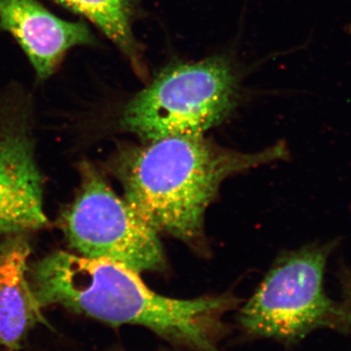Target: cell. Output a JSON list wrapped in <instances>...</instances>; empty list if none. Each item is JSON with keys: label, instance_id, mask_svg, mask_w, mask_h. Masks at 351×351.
Instances as JSON below:
<instances>
[{"label": "cell", "instance_id": "cell-1", "mask_svg": "<svg viewBox=\"0 0 351 351\" xmlns=\"http://www.w3.org/2000/svg\"><path fill=\"white\" fill-rule=\"evenodd\" d=\"M281 145L254 154L219 147L197 136H172L120 147L110 169L124 198L157 233L188 244L202 240L205 213L230 176L284 156Z\"/></svg>", "mask_w": 351, "mask_h": 351}, {"label": "cell", "instance_id": "cell-2", "mask_svg": "<svg viewBox=\"0 0 351 351\" xmlns=\"http://www.w3.org/2000/svg\"><path fill=\"white\" fill-rule=\"evenodd\" d=\"M237 90V75L225 58L170 64L129 101L119 126L144 142L203 135L232 112Z\"/></svg>", "mask_w": 351, "mask_h": 351}, {"label": "cell", "instance_id": "cell-3", "mask_svg": "<svg viewBox=\"0 0 351 351\" xmlns=\"http://www.w3.org/2000/svg\"><path fill=\"white\" fill-rule=\"evenodd\" d=\"M331 250L308 246L280 258L240 311L244 329L292 343L320 328H350L351 309L330 299L323 285Z\"/></svg>", "mask_w": 351, "mask_h": 351}, {"label": "cell", "instance_id": "cell-4", "mask_svg": "<svg viewBox=\"0 0 351 351\" xmlns=\"http://www.w3.org/2000/svg\"><path fill=\"white\" fill-rule=\"evenodd\" d=\"M75 200L62 215L69 245L84 257L120 263L135 271H163L166 257L158 233L84 160Z\"/></svg>", "mask_w": 351, "mask_h": 351}, {"label": "cell", "instance_id": "cell-5", "mask_svg": "<svg viewBox=\"0 0 351 351\" xmlns=\"http://www.w3.org/2000/svg\"><path fill=\"white\" fill-rule=\"evenodd\" d=\"M31 96L20 85L0 91V235L47 225L34 154Z\"/></svg>", "mask_w": 351, "mask_h": 351}, {"label": "cell", "instance_id": "cell-6", "mask_svg": "<svg viewBox=\"0 0 351 351\" xmlns=\"http://www.w3.org/2000/svg\"><path fill=\"white\" fill-rule=\"evenodd\" d=\"M0 31L15 38L38 80L54 75L69 50L96 43L85 23L61 19L38 0H0Z\"/></svg>", "mask_w": 351, "mask_h": 351}, {"label": "cell", "instance_id": "cell-7", "mask_svg": "<svg viewBox=\"0 0 351 351\" xmlns=\"http://www.w3.org/2000/svg\"><path fill=\"white\" fill-rule=\"evenodd\" d=\"M31 247L24 233L0 241V351H17L29 331L44 322L27 270Z\"/></svg>", "mask_w": 351, "mask_h": 351}, {"label": "cell", "instance_id": "cell-8", "mask_svg": "<svg viewBox=\"0 0 351 351\" xmlns=\"http://www.w3.org/2000/svg\"><path fill=\"white\" fill-rule=\"evenodd\" d=\"M96 25L112 40L138 75H145L140 45L134 36L133 25L137 13V0H55Z\"/></svg>", "mask_w": 351, "mask_h": 351}, {"label": "cell", "instance_id": "cell-9", "mask_svg": "<svg viewBox=\"0 0 351 351\" xmlns=\"http://www.w3.org/2000/svg\"><path fill=\"white\" fill-rule=\"evenodd\" d=\"M346 289H348V295H350V297L351 299V281H350V282H348V286H346Z\"/></svg>", "mask_w": 351, "mask_h": 351}, {"label": "cell", "instance_id": "cell-10", "mask_svg": "<svg viewBox=\"0 0 351 351\" xmlns=\"http://www.w3.org/2000/svg\"><path fill=\"white\" fill-rule=\"evenodd\" d=\"M350 31L351 32V25H350Z\"/></svg>", "mask_w": 351, "mask_h": 351}]
</instances>
